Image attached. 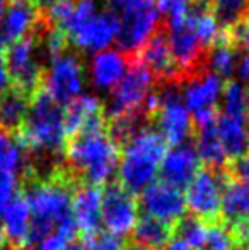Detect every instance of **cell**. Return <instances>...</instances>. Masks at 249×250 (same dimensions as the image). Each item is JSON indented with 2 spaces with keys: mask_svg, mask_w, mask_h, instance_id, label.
<instances>
[{
  "mask_svg": "<svg viewBox=\"0 0 249 250\" xmlns=\"http://www.w3.org/2000/svg\"><path fill=\"white\" fill-rule=\"evenodd\" d=\"M118 36V19L111 10L94 14L68 36V43L82 51H104Z\"/></svg>",
  "mask_w": 249,
  "mask_h": 250,
  "instance_id": "14",
  "label": "cell"
},
{
  "mask_svg": "<svg viewBox=\"0 0 249 250\" xmlns=\"http://www.w3.org/2000/svg\"><path fill=\"white\" fill-rule=\"evenodd\" d=\"M226 27H230L243 17L248 9V0H202Z\"/></svg>",
  "mask_w": 249,
  "mask_h": 250,
  "instance_id": "29",
  "label": "cell"
},
{
  "mask_svg": "<svg viewBox=\"0 0 249 250\" xmlns=\"http://www.w3.org/2000/svg\"><path fill=\"white\" fill-rule=\"evenodd\" d=\"M65 157L73 172L82 175L89 186H103L118 170L120 145L106 128L75 135L67 145Z\"/></svg>",
  "mask_w": 249,
  "mask_h": 250,
  "instance_id": "2",
  "label": "cell"
},
{
  "mask_svg": "<svg viewBox=\"0 0 249 250\" xmlns=\"http://www.w3.org/2000/svg\"><path fill=\"white\" fill-rule=\"evenodd\" d=\"M222 105L224 112L222 114L230 116H246L248 102H246V90L239 82H229L224 85L222 90Z\"/></svg>",
  "mask_w": 249,
  "mask_h": 250,
  "instance_id": "31",
  "label": "cell"
},
{
  "mask_svg": "<svg viewBox=\"0 0 249 250\" xmlns=\"http://www.w3.org/2000/svg\"><path fill=\"white\" fill-rule=\"evenodd\" d=\"M87 247L89 250H125V244L121 242V238L104 233L91 238V244Z\"/></svg>",
  "mask_w": 249,
  "mask_h": 250,
  "instance_id": "36",
  "label": "cell"
},
{
  "mask_svg": "<svg viewBox=\"0 0 249 250\" xmlns=\"http://www.w3.org/2000/svg\"><path fill=\"white\" fill-rule=\"evenodd\" d=\"M215 128L227 158L237 160V158L248 155L249 135L246 116L222 114L220 118H217Z\"/></svg>",
  "mask_w": 249,
  "mask_h": 250,
  "instance_id": "22",
  "label": "cell"
},
{
  "mask_svg": "<svg viewBox=\"0 0 249 250\" xmlns=\"http://www.w3.org/2000/svg\"><path fill=\"white\" fill-rule=\"evenodd\" d=\"M154 118L157 125L156 131L169 145H183L191 135V114L181 99V92H178V85L174 83L164 85L162 92H159V105L154 112Z\"/></svg>",
  "mask_w": 249,
  "mask_h": 250,
  "instance_id": "9",
  "label": "cell"
},
{
  "mask_svg": "<svg viewBox=\"0 0 249 250\" xmlns=\"http://www.w3.org/2000/svg\"><path fill=\"white\" fill-rule=\"evenodd\" d=\"M246 102H248V107H249V92L246 94Z\"/></svg>",
  "mask_w": 249,
  "mask_h": 250,
  "instance_id": "45",
  "label": "cell"
},
{
  "mask_svg": "<svg viewBox=\"0 0 249 250\" xmlns=\"http://www.w3.org/2000/svg\"><path fill=\"white\" fill-rule=\"evenodd\" d=\"M111 12L118 19L116 41L128 56L136 55L159 31L160 14L157 0H114Z\"/></svg>",
  "mask_w": 249,
  "mask_h": 250,
  "instance_id": "5",
  "label": "cell"
},
{
  "mask_svg": "<svg viewBox=\"0 0 249 250\" xmlns=\"http://www.w3.org/2000/svg\"><path fill=\"white\" fill-rule=\"evenodd\" d=\"M135 250H140V249H135Z\"/></svg>",
  "mask_w": 249,
  "mask_h": 250,
  "instance_id": "48",
  "label": "cell"
},
{
  "mask_svg": "<svg viewBox=\"0 0 249 250\" xmlns=\"http://www.w3.org/2000/svg\"><path fill=\"white\" fill-rule=\"evenodd\" d=\"M67 135H79L84 131L106 128L103 104L94 96H79L63 109Z\"/></svg>",
  "mask_w": 249,
  "mask_h": 250,
  "instance_id": "16",
  "label": "cell"
},
{
  "mask_svg": "<svg viewBox=\"0 0 249 250\" xmlns=\"http://www.w3.org/2000/svg\"><path fill=\"white\" fill-rule=\"evenodd\" d=\"M164 182L171 186H188L191 179L200 172V158L191 145H178L166 151L159 168Z\"/></svg>",
  "mask_w": 249,
  "mask_h": 250,
  "instance_id": "18",
  "label": "cell"
},
{
  "mask_svg": "<svg viewBox=\"0 0 249 250\" xmlns=\"http://www.w3.org/2000/svg\"><path fill=\"white\" fill-rule=\"evenodd\" d=\"M2 240H3V233H2V228H0V249H2Z\"/></svg>",
  "mask_w": 249,
  "mask_h": 250,
  "instance_id": "44",
  "label": "cell"
},
{
  "mask_svg": "<svg viewBox=\"0 0 249 250\" xmlns=\"http://www.w3.org/2000/svg\"><path fill=\"white\" fill-rule=\"evenodd\" d=\"M234 174L239 175L241 181L249 182V153L236 160V164H234Z\"/></svg>",
  "mask_w": 249,
  "mask_h": 250,
  "instance_id": "37",
  "label": "cell"
},
{
  "mask_svg": "<svg viewBox=\"0 0 249 250\" xmlns=\"http://www.w3.org/2000/svg\"><path fill=\"white\" fill-rule=\"evenodd\" d=\"M248 135H249V125H248Z\"/></svg>",
  "mask_w": 249,
  "mask_h": 250,
  "instance_id": "47",
  "label": "cell"
},
{
  "mask_svg": "<svg viewBox=\"0 0 249 250\" xmlns=\"http://www.w3.org/2000/svg\"><path fill=\"white\" fill-rule=\"evenodd\" d=\"M140 204L147 216L167 227H171L173 223H180L186 213V203L181 189L164 181L154 182L145 191H142Z\"/></svg>",
  "mask_w": 249,
  "mask_h": 250,
  "instance_id": "12",
  "label": "cell"
},
{
  "mask_svg": "<svg viewBox=\"0 0 249 250\" xmlns=\"http://www.w3.org/2000/svg\"><path fill=\"white\" fill-rule=\"evenodd\" d=\"M65 140L63 107L40 89L29 99L26 119L17 131V142L24 150L53 155L65 146Z\"/></svg>",
  "mask_w": 249,
  "mask_h": 250,
  "instance_id": "4",
  "label": "cell"
},
{
  "mask_svg": "<svg viewBox=\"0 0 249 250\" xmlns=\"http://www.w3.org/2000/svg\"><path fill=\"white\" fill-rule=\"evenodd\" d=\"M2 233L10 249L31 247V211L24 196L17 194L2 213Z\"/></svg>",
  "mask_w": 249,
  "mask_h": 250,
  "instance_id": "20",
  "label": "cell"
},
{
  "mask_svg": "<svg viewBox=\"0 0 249 250\" xmlns=\"http://www.w3.org/2000/svg\"><path fill=\"white\" fill-rule=\"evenodd\" d=\"M65 250H89V247L84 245V244H75V242H72V244H70Z\"/></svg>",
  "mask_w": 249,
  "mask_h": 250,
  "instance_id": "42",
  "label": "cell"
},
{
  "mask_svg": "<svg viewBox=\"0 0 249 250\" xmlns=\"http://www.w3.org/2000/svg\"><path fill=\"white\" fill-rule=\"evenodd\" d=\"M162 250H191L188 247L186 244H184L183 240H181V238H171L169 242H167L166 244V247H164Z\"/></svg>",
  "mask_w": 249,
  "mask_h": 250,
  "instance_id": "40",
  "label": "cell"
},
{
  "mask_svg": "<svg viewBox=\"0 0 249 250\" xmlns=\"http://www.w3.org/2000/svg\"><path fill=\"white\" fill-rule=\"evenodd\" d=\"M138 62L154 75L156 82H162L164 85L174 83L180 85L184 82L181 70L173 56L171 46L167 43V36L164 31H157L145 44L138 50Z\"/></svg>",
  "mask_w": 249,
  "mask_h": 250,
  "instance_id": "13",
  "label": "cell"
},
{
  "mask_svg": "<svg viewBox=\"0 0 249 250\" xmlns=\"http://www.w3.org/2000/svg\"><path fill=\"white\" fill-rule=\"evenodd\" d=\"M103 213V192L99 188L86 186L80 188L72 198V220L77 230L87 237H96L101 228Z\"/></svg>",
  "mask_w": 249,
  "mask_h": 250,
  "instance_id": "17",
  "label": "cell"
},
{
  "mask_svg": "<svg viewBox=\"0 0 249 250\" xmlns=\"http://www.w3.org/2000/svg\"><path fill=\"white\" fill-rule=\"evenodd\" d=\"M26 150L7 131L0 129V174L19 177L26 172Z\"/></svg>",
  "mask_w": 249,
  "mask_h": 250,
  "instance_id": "27",
  "label": "cell"
},
{
  "mask_svg": "<svg viewBox=\"0 0 249 250\" xmlns=\"http://www.w3.org/2000/svg\"><path fill=\"white\" fill-rule=\"evenodd\" d=\"M236 249H237V240L229 228L222 227V225H213L212 228H208L205 250H236Z\"/></svg>",
  "mask_w": 249,
  "mask_h": 250,
  "instance_id": "33",
  "label": "cell"
},
{
  "mask_svg": "<svg viewBox=\"0 0 249 250\" xmlns=\"http://www.w3.org/2000/svg\"><path fill=\"white\" fill-rule=\"evenodd\" d=\"M24 198L31 211V245L67 227L72 220V189L63 175H51L31 182Z\"/></svg>",
  "mask_w": 249,
  "mask_h": 250,
  "instance_id": "1",
  "label": "cell"
},
{
  "mask_svg": "<svg viewBox=\"0 0 249 250\" xmlns=\"http://www.w3.org/2000/svg\"><path fill=\"white\" fill-rule=\"evenodd\" d=\"M227 182L215 170H200L186 186L184 203L186 209L196 220H213L219 216L222 194Z\"/></svg>",
  "mask_w": 249,
  "mask_h": 250,
  "instance_id": "10",
  "label": "cell"
},
{
  "mask_svg": "<svg viewBox=\"0 0 249 250\" xmlns=\"http://www.w3.org/2000/svg\"><path fill=\"white\" fill-rule=\"evenodd\" d=\"M180 235L178 238L184 242L191 250H202L205 249L206 244V235H208V228L202 220L196 218H188V220L180 221Z\"/></svg>",
  "mask_w": 249,
  "mask_h": 250,
  "instance_id": "30",
  "label": "cell"
},
{
  "mask_svg": "<svg viewBox=\"0 0 249 250\" xmlns=\"http://www.w3.org/2000/svg\"><path fill=\"white\" fill-rule=\"evenodd\" d=\"M43 58L40 36L36 33L5 48L3 62L14 89L21 90L29 97L40 90L45 73Z\"/></svg>",
  "mask_w": 249,
  "mask_h": 250,
  "instance_id": "7",
  "label": "cell"
},
{
  "mask_svg": "<svg viewBox=\"0 0 249 250\" xmlns=\"http://www.w3.org/2000/svg\"><path fill=\"white\" fill-rule=\"evenodd\" d=\"M77 233L75 227H67L62 230H57L53 233L46 235L43 240L38 242L36 250H65L73 242V237Z\"/></svg>",
  "mask_w": 249,
  "mask_h": 250,
  "instance_id": "34",
  "label": "cell"
},
{
  "mask_svg": "<svg viewBox=\"0 0 249 250\" xmlns=\"http://www.w3.org/2000/svg\"><path fill=\"white\" fill-rule=\"evenodd\" d=\"M236 44L230 41L227 27H224V34L217 44H213L206 53L205 66L212 70V73L222 77H230L236 72L237 66V55H236Z\"/></svg>",
  "mask_w": 249,
  "mask_h": 250,
  "instance_id": "26",
  "label": "cell"
},
{
  "mask_svg": "<svg viewBox=\"0 0 249 250\" xmlns=\"http://www.w3.org/2000/svg\"><path fill=\"white\" fill-rule=\"evenodd\" d=\"M58 0H33V3L38 7V9H50L51 5H55Z\"/></svg>",
  "mask_w": 249,
  "mask_h": 250,
  "instance_id": "41",
  "label": "cell"
},
{
  "mask_svg": "<svg viewBox=\"0 0 249 250\" xmlns=\"http://www.w3.org/2000/svg\"><path fill=\"white\" fill-rule=\"evenodd\" d=\"M224 82L219 75L212 72H202L198 75L186 80V87L181 96L184 105L189 112L205 111V109H215L217 102L222 97Z\"/></svg>",
  "mask_w": 249,
  "mask_h": 250,
  "instance_id": "19",
  "label": "cell"
},
{
  "mask_svg": "<svg viewBox=\"0 0 249 250\" xmlns=\"http://www.w3.org/2000/svg\"><path fill=\"white\" fill-rule=\"evenodd\" d=\"M229 38L236 46H243L249 53V0H248V9L243 14L239 21L234 26L227 27Z\"/></svg>",
  "mask_w": 249,
  "mask_h": 250,
  "instance_id": "35",
  "label": "cell"
},
{
  "mask_svg": "<svg viewBox=\"0 0 249 250\" xmlns=\"http://www.w3.org/2000/svg\"><path fill=\"white\" fill-rule=\"evenodd\" d=\"M10 83L12 82H10V77H9V72H7L5 62H3V58L0 56V97H2L7 90H10Z\"/></svg>",
  "mask_w": 249,
  "mask_h": 250,
  "instance_id": "38",
  "label": "cell"
},
{
  "mask_svg": "<svg viewBox=\"0 0 249 250\" xmlns=\"http://www.w3.org/2000/svg\"><path fill=\"white\" fill-rule=\"evenodd\" d=\"M133 56L125 55L123 51L116 50H104L96 53L91 60V80L101 90L114 89L116 83L123 79L126 68Z\"/></svg>",
  "mask_w": 249,
  "mask_h": 250,
  "instance_id": "21",
  "label": "cell"
},
{
  "mask_svg": "<svg viewBox=\"0 0 249 250\" xmlns=\"http://www.w3.org/2000/svg\"><path fill=\"white\" fill-rule=\"evenodd\" d=\"M154 75L138 62L132 58L123 79L116 83L111 94L108 116L110 119L142 118L145 116V102L154 92Z\"/></svg>",
  "mask_w": 249,
  "mask_h": 250,
  "instance_id": "6",
  "label": "cell"
},
{
  "mask_svg": "<svg viewBox=\"0 0 249 250\" xmlns=\"http://www.w3.org/2000/svg\"><path fill=\"white\" fill-rule=\"evenodd\" d=\"M166 155V142L152 128H138L125 142L120 151V175L121 188L128 192H142L156 182L160 162Z\"/></svg>",
  "mask_w": 249,
  "mask_h": 250,
  "instance_id": "3",
  "label": "cell"
},
{
  "mask_svg": "<svg viewBox=\"0 0 249 250\" xmlns=\"http://www.w3.org/2000/svg\"><path fill=\"white\" fill-rule=\"evenodd\" d=\"M9 2H10V0H0V19H2L3 12H5V9L9 7Z\"/></svg>",
  "mask_w": 249,
  "mask_h": 250,
  "instance_id": "43",
  "label": "cell"
},
{
  "mask_svg": "<svg viewBox=\"0 0 249 250\" xmlns=\"http://www.w3.org/2000/svg\"><path fill=\"white\" fill-rule=\"evenodd\" d=\"M29 96L17 89H10L0 97V126L3 131H19L29 109Z\"/></svg>",
  "mask_w": 249,
  "mask_h": 250,
  "instance_id": "24",
  "label": "cell"
},
{
  "mask_svg": "<svg viewBox=\"0 0 249 250\" xmlns=\"http://www.w3.org/2000/svg\"><path fill=\"white\" fill-rule=\"evenodd\" d=\"M43 22L40 9L27 0H12L0 19V48H7L36 33Z\"/></svg>",
  "mask_w": 249,
  "mask_h": 250,
  "instance_id": "15",
  "label": "cell"
},
{
  "mask_svg": "<svg viewBox=\"0 0 249 250\" xmlns=\"http://www.w3.org/2000/svg\"><path fill=\"white\" fill-rule=\"evenodd\" d=\"M195 0H157L159 14L166 19V27L183 22L191 14V5Z\"/></svg>",
  "mask_w": 249,
  "mask_h": 250,
  "instance_id": "32",
  "label": "cell"
},
{
  "mask_svg": "<svg viewBox=\"0 0 249 250\" xmlns=\"http://www.w3.org/2000/svg\"><path fill=\"white\" fill-rule=\"evenodd\" d=\"M236 70H237L239 79L243 80L244 83H249V53H246V55L237 62Z\"/></svg>",
  "mask_w": 249,
  "mask_h": 250,
  "instance_id": "39",
  "label": "cell"
},
{
  "mask_svg": "<svg viewBox=\"0 0 249 250\" xmlns=\"http://www.w3.org/2000/svg\"><path fill=\"white\" fill-rule=\"evenodd\" d=\"M41 85L57 104L68 105L75 101L84 89V65L79 56L65 51L51 58Z\"/></svg>",
  "mask_w": 249,
  "mask_h": 250,
  "instance_id": "8",
  "label": "cell"
},
{
  "mask_svg": "<svg viewBox=\"0 0 249 250\" xmlns=\"http://www.w3.org/2000/svg\"><path fill=\"white\" fill-rule=\"evenodd\" d=\"M195 150L200 162H205L210 167H222L227 160L226 151H224L222 145H220L219 135H217L215 125H210L198 129Z\"/></svg>",
  "mask_w": 249,
  "mask_h": 250,
  "instance_id": "28",
  "label": "cell"
},
{
  "mask_svg": "<svg viewBox=\"0 0 249 250\" xmlns=\"http://www.w3.org/2000/svg\"><path fill=\"white\" fill-rule=\"evenodd\" d=\"M138 221V203L132 192L125 191L121 186H110L103 192V213L101 225L106 228L108 235L126 237L133 231Z\"/></svg>",
  "mask_w": 249,
  "mask_h": 250,
  "instance_id": "11",
  "label": "cell"
},
{
  "mask_svg": "<svg viewBox=\"0 0 249 250\" xmlns=\"http://www.w3.org/2000/svg\"><path fill=\"white\" fill-rule=\"evenodd\" d=\"M132 233L140 250H162L171 240V227L149 216L138 218Z\"/></svg>",
  "mask_w": 249,
  "mask_h": 250,
  "instance_id": "25",
  "label": "cell"
},
{
  "mask_svg": "<svg viewBox=\"0 0 249 250\" xmlns=\"http://www.w3.org/2000/svg\"><path fill=\"white\" fill-rule=\"evenodd\" d=\"M0 250H16V249H10V247H7V249H0Z\"/></svg>",
  "mask_w": 249,
  "mask_h": 250,
  "instance_id": "46",
  "label": "cell"
},
{
  "mask_svg": "<svg viewBox=\"0 0 249 250\" xmlns=\"http://www.w3.org/2000/svg\"><path fill=\"white\" fill-rule=\"evenodd\" d=\"M220 213L234 227L249 225V182L239 181L226 186Z\"/></svg>",
  "mask_w": 249,
  "mask_h": 250,
  "instance_id": "23",
  "label": "cell"
}]
</instances>
